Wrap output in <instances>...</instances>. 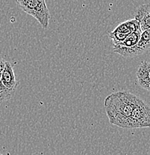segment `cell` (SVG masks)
Instances as JSON below:
<instances>
[{
    "mask_svg": "<svg viewBox=\"0 0 150 155\" xmlns=\"http://www.w3.org/2000/svg\"><path fill=\"white\" fill-rule=\"evenodd\" d=\"M142 31L131 32L125 38V40L121 43L114 44V48H131L135 46L139 41V39Z\"/></svg>",
    "mask_w": 150,
    "mask_h": 155,
    "instance_id": "cell-7",
    "label": "cell"
},
{
    "mask_svg": "<svg viewBox=\"0 0 150 155\" xmlns=\"http://www.w3.org/2000/svg\"><path fill=\"white\" fill-rule=\"evenodd\" d=\"M150 127V107L138 98L129 119V129Z\"/></svg>",
    "mask_w": 150,
    "mask_h": 155,
    "instance_id": "cell-3",
    "label": "cell"
},
{
    "mask_svg": "<svg viewBox=\"0 0 150 155\" xmlns=\"http://www.w3.org/2000/svg\"><path fill=\"white\" fill-rule=\"evenodd\" d=\"M144 89H146V90H147L148 91L150 92V83L148 84L144 87Z\"/></svg>",
    "mask_w": 150,
    "mask_h": 155,
    "instance_id": "cell-12",
    "label": "cell"
},
{
    "mask_svg": "<svg viewBox=\"0 0 150 155\" xmlns=\"http://www.w3.org/2000/svg\"><path fill=\"white\" fill-rule=\"evenodd\" d=\"M0 80H1L2 83L5 85V87L12 91H14L18 86V82L16 79L14 69H13L11 63L8 61H6L5 67L2 74Z\"/></svg>",
    "mask_w": 150,
    "mask_h": 155,
    "instance_id": "cell-5",
    "label": "cell"
},
{
    "mask_svg": "<svg viewBox=\"0 0 150 155\" xmlns=\"http://www.w3.org/2000/svg\"><path fill=\"white\" fill-rule=\"evenodd\" d=\"M138 97L127 91H119L105 99V113L111 125L129 129V119Z\"/></svg>",
    "mask_w": 150,
    "mask_h": 155,
    "instance_id": "cell-1",
    "label": "cell"
},
{
    "mask_svg": "<svg viewBox=\"0 0 150 155\" xmlns=\"http://www.w3.org/2000/svg\"><path fill=\"white\" fill-rule=\"evenodd\" d=\"M13 93H14V91L5 87V85L2 83L0 80V103L10 99L13 96Z\"/></svg>",
    "mask_w": 150,
    "mask_h": 155,
    "instance_id": "cell-9",
    "label": "cell"
},
{
    "mask_svg": "<svg viewBox=\"0 0 150 155\" xmlns=\"http://www.w3.org/2000/svg\"><path fill=\"white\" fill-rule=\"evenodd\" d=\"M5 63L6 61L4 59L0 58V78L2 77V74L3 70H4L5 67Z\"/></svg>",
    "mask_w": 150,
    "mask_h": 155,
    "instance_id": "cell-11",
    "label": "cell"
},
{
    "mask_svg": "<svg viewBox=\"0 0 150 155\" xmlns=\"http://www.w3.org/2000/svg\"><path fill=\"white\" fill-rule=\"evenodd\" d=\"M138 82L140 87L144 88L150 83V63L143 62L137 72Z\"/></svg>",
    "mask_w": 150,
    "mask_h": 155,
    "instance_id": "cell-6",
    "label": "cell"
},
{
    "mask_svg": "<svg viewBox=\"0 0 150 155\" xmlns=\"http://www.w3.org/2000/svg\"><path fill=\"white\" fill-rule=\"evenodd\" d=\"M24 12L36 19L42 28L49 26L50 14L46 0H14Z\"/></svg>",
    "mask_w": 150,
    "mask_h": 155,
    "instance_id": "cell-2",
    "label": "cell"
},
{
    "mask_svg": "<svg viewBox=\"0 0 150 155\" xmlns=\"http://www.w3.org/2000/svg\"><path fill=\"white\" fill-rule=\"evenodd\" d=\"M150 48V28L143 31L139 41L135 46L131 48H114V52L124 58H132L143 54Z\"/></svg>",
    "mask_w": 150,
    "mask_h": 155,
    "instance_id": "cell-4",
    "label": "cell"
},
{
    "mask_svg": "<svg viewBox=\"0 0 150 155\" xmlns=\"http://www.w3.org/2000/svg\"><path fill=\"white\" fill-rule=\"evenodd\" d=\"M128 36V35L123 33V32L120 31L118 29L115 28L113 31H111L109 34V38L111 40H112L114 44H117V43H121L125 40V38Z\"/></svg>",
    "mask_w": 150,
    "mask_h": 155,
    "instance_id": "cell-8",
    "label": "cell"
},
{
    "mask_svg": "<svg viewBox=\"0 0 150 155\" xmlns=\"http://www.w3.org/2000/svg\"><path fill=\"white\" fill-rule=\"evenodd\" d=\"M143 16L150 17V3L142 5L139 8H138L136 13H135V19H138L140 17H143Z\"/></svg>",
    "mask_w": 150,
    "mask_h": 155,
    "instance_id": "cell-10",
    "label": "cell"
}]
</instances>
